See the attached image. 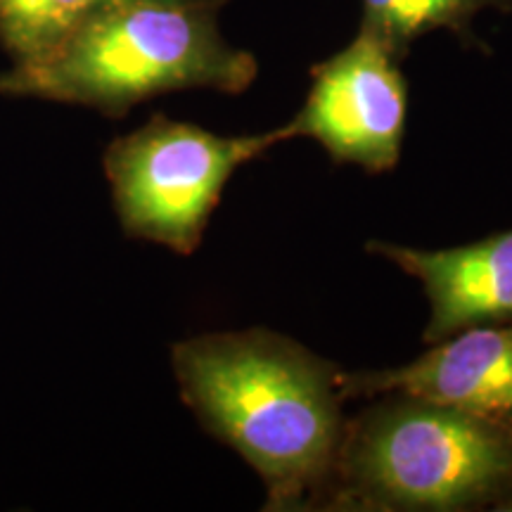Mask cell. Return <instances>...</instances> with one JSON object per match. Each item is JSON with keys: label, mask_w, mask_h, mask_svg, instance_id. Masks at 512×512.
<instances>
[{"label": "cell", "mask_w": 512, "mask_h": 512, "mask_svg": "<svg viewBox=\"0 0 512 512\" xmlns=\"http://www.w3.org/2000/svg\"><path fill=\"white\" fill-rule=\"evenodd\" d=\"M185 406L261 477L266 510H316L344 401L335 363L273 330L209 332L171 351Z\"/></svg>", "instance_id": "1"}, {"label": "cell", "mask_w": 512, "mask_h": 512, "mask_svg": "<svg viewBox=\"0 0 512 512\" xmlns=\"http://www.w3.org/2000/svg\"><path fill=\"white\" fill-rule=\"evenodd\" d=\"M216 8L164 0L98 3L46 57L12 64L0 93L83 105L124 117L162 93H245L259 64L223 38Z\"/></svg>", "instance_id": "2"}, {"label": "cell", "mask_w": 512, "mask_h": 512, "mask_svg": "<svg viewBox=\"0 0 512 512\" xmlns=\"http://www.w3.org/2000/svg\"><path fill=\"white\" fill-rule=\"evenodd\" d=\"M344 422L316 510L512 508V430L420 396L387 392Z\"/></svg>", "instance_id": "3"}, {"label": "cell", "mask_w": 512, "mask_h": 512, "mask_svg": "<svg viewBox=\"0 0 512 512\" xmlns=\"http://www.w3.org/2000/svg\"><path fill=\"white\" fill-rule=\"evenodd\" d=\"M287 140H294L287 124L254 136H219L155 114L114 140L102 159L121 228L131 238L192 254L230 176Z\"/></svg>", "instance_id": "4"}, {"label": "cell", "mask_w": 512, "mask_h": 512, "mask_svg": "<svg viewBox=\"0 0 512 512\" xmlns=\"http://www.w3.org/2000/svg\"><path fill=\"white\" fill-rule=\"evenodd\" d=\"M401 57L368 27L311 69L304 107L287 121L292 138H311L339 164L384 174L399 164L408 117Z\"/></svg>", "instance_id": "5"}, {"label": "cell", "mask_w": 512, "mask_h": 512, "mask_svg": "<svg viewBox=\"0 0 512 512\" xmlns=\"http://www.w3.org/2000/svg\"><path fill=\"white\" fill-rule=\"evenodd\" d=\"M339 384L347 401L401 392L512 430V323L463 330L399 368L342 370Z\"/></svg>", "instance_id": "6"}, {"label": "cell", "mask_w": 512, "mask_h": 512, "mask_svg": "<svg viewBox=\"0 0 512 512\" xmlns=\"http://www.w3.org/2000/svg\"><path fill=\"white\" fill-rule=\"evenodd\" d=\"M366 249L420 280L430 302L427 347L479 325L512 323V228L448 249L384 240H370Z\"/></svg>", "instance_id": "7"}, {"label": "cell", "mask_w": 512, "mask_h": 512, "mask_svg": "<svg viewBox=\"0 0 512 512\" xmlns=\"http://www.w3.org/2000/svg\"><path fill=\"white\" fill-rule=\"evenodd\" d=\"M363 27H368L403 57L413 41L446 29L472 41V22L482 12H512V0H361Z\"/></svg>", "instance_id": "8"}, {"label": "cell", "mask_w": 512, "mask_h": 512, "mask_svg": "<svg viewBox=\"0 0 512 512\" xmlns=\"http://www.w3.org/2000/svg\"><path fill=\"white\" fill-rule=\"evenodd\" d=\"M100 0H0V46L12 64L46 57Z\"/></svg>", "instance_id": "9"}, {"label": "cell", "mask_w": 512, "mask_h": 512, "mask_svg": "<svg viewBox=\"0 0 512 512\" xmlns=\"http://www.w3.org/2000/svg\"><path fill=\"white\" fill-rule=\"evenodd\" d=\"M100 3H110V0H100ZM164 3H185V5H207V8L219 10L226 0H164Z\"/></svg>", "instance_id": "10"}, {"label": "cell", "mask_w": 512, "mask_h": 512, "mask_svg": "<svg viewBox=\"0 0 512 512\" xmlns=\"http://www.w3.org/2000/svg\"><path fill=\"white\" fill-rule=\"evenodd\" d=\"M508 512H512V508H510V510H508Z\"/></svg>", "instance_id": "11"}]
</instances>
